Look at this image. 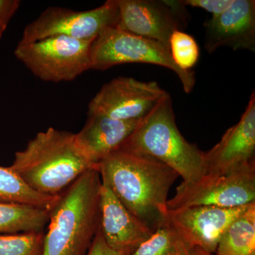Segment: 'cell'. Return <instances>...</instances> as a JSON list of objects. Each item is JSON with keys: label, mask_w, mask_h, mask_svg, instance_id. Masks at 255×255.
<instances>
[{"label": "cell", "mask_w": 255, "mask_h": 255, "mask_svg": "<svg viewBox=\"0 0 255 255\" xmlns=\"http://www.w3.org/2000/svg\"><path fill=\"white\" fill-rule=\"evenodd\" d=\"M255 93L236 125L228 129L219 142L205 152L203 177L224 175L255 162Z\"/></svg>", "instance_id": "7c38bea8"}, {"label": "cell", "mask_w": 255, "mask_h": 255, "mask_svg": "<svg viewBox=\"0 0 255 255\" xmlns=\"http://www.w3.org/2000/svg\"><path fill=\"white\" fill-rule=\"evenodd\" d=\"M141 120H119L87 112L86 123L75 133L77 143L87 159L97 167L100 162L121 149Z\"/></svg>", "instance_id": "9a60e30c"}, {"label": "cell", "mask_w": 255, "mask_h": 255, "mask_svg": "<svg viewBox=\"0 0 255 255\" xmlns=\"http://www.w3.org/2000/svg\"><path fill=\"white\" fill-rule=\"evenodd\" d=\"M102 183L155 232L167 224V196L179 174L158 159L119 149L97 165Z\"/></svg>", "instance_id": "6da1fadb"}, {"label": "cell", "mask_w": 255, "mask_h": 255, "mask_svg": "<svg viewBox=\"0 0 255 255\" xmlns=\"http://www.w3.org/2000/svg\"><path fill=\"white\" fill-rule=\"evenodd\" d=\"M117 28L159 42L167 49L172 33L187 27L189 14L180 0H117Z\"/></svg>", "instance_id": "9c48e42d"}, {"label": "cell", "mask_w": 255, "mask_h": 255, "mask_svg": "<svg viewBox=\"0 0 255 255\" xmlns=\"http://www.w3.org/2000/svg\"><path fill=\"white\" fill-rule=\"evenodd\" d=\"M179 241L177 235L167 224L157 228L128 255H177Z\"/></svg>", "instance_id": "44dd1931"}, {"label": "cell", "mask_w": 255, "mask_h": 255, "mask_svg": "<svg viewBox=\"0 0 255 255\" xmlns=\"http://www.w3.org/2000/svg\"><path fill=\"white\" fill-rule=\"evenodd\" d=\"M119 20L117 0H108L99 7L84 11L52 6L28 23L19 42L32 43L55 36L92 41L105 28L117 27Z\"/></svg>", "instance_id": "52a82bcc"}, {"label": "cell", "mask_w": 255, "mask_h": 255, "mask_svg": "<svg viewBox=\"0 0 255 255\" xmlns=\"http://www.w3.org/2000/svg\"><path fill=\"white\" fill-rule=\"evenodd\" d=\"M20 4L21 1L18 0H0V21L7 26Z\"/></svg>", "instance_id": "cb8c5ba5"}, {"label": "cell", "mask_w": 255, "mask_h": 255, "mask_svg": "<svg viewBox=\"0 0 255 255\" xmlns=\"http://www.w3.org/2000/svg\"><path fill=\"white\" fill-rule=\"evenodd\" d=\"M9 168L33 191L55 196L87 170L97 167L80 150L75 133L49 128L15 153Z\"/></svg>", "instance_id": "7a4b0ae2"}, {"label": "cell", "mask_w": 255, "mask_h": 255, "mask_svg": "<svg viewBox=\"0 0 255 255\" xmlns=\"http://www.w3.org/2000/svg\"><path fill=\"white\" fill-rule=\"evenodd\" d=\"M58 196H47L33 191L9 167L0 166V204H24L50 211Z\"/></svg>", "instance_id": "ac0fdd59"}, {"label": "cell", "mask_w": 255, "mask_h": 255, "mask_svg": "<svg viewBox=\"0 0 255 255\" xmlns=\"http://www.w3.org/2000/svg\"><path fill=\"white\" fill-rule=\"evenodd\" d=\"M234 0H182L186 6L204 9L212 15L219 16L228 9Z\"/></svg>", "instance_id": "7402d4cb"}, {"label": "cell", "mask_w": 255, "mask_h": 255, "mask_svg": "<svg viewBox=\"0 0 255 255\" xmlns=\"http://www.w3.org/2000/svg\"><path fill=\"white\" fill-rule=\"evenodd\" d=\"M255 202V162L224 175L202 177L194 184L182 182L172 199L167 200L168 211L198 206L232 209Z\"/></svg>", "instance_id": "ba28073f"}, {"label": "cell", "mask_w": 255, "mask_h": 255, "mask_svg": "<svg viewBox=\"0 0 255 255\" xmlns=\"http://www.w3.org/2000/svg\"><path fill=\"white\" fill-rule=\"evenodd\" d=\"M157 82L119 77L107 82L92 99L88 113L123 121L141 120L167 95Z\"/></svg>", "instance_id": "30bf717a"}, {"label": "cell", "mask_w": 255, "mask_h": 255, "mask_svg": "<svg viewBox=\"0 0 255 255\" xmlns=\"http://www.w3.org/2000/svg\"><path fill=\"white\" fill-rule=\"evenodd\" d=\"M250 204L232 209L198 206L168 211L167 225L187 249L199 247L213 254L228 226Z\"/></svg>", "instance_id": "8fae6325"}, {"label": "cell", "mask_w": 255, "mask_h": 255, "mask_svg": "<svg viewBox=\"0 0 255 255\" xmlns=\"http://www.w3.org/2000/svg\"><path fill=\"white\" fill-rule=\"evenodd\" d=\"M44 233L0 236V255H41Z\"/></svg>", "instance_id": "ffe728a7"}, {"label": "cell", "mask_w": 255, "mask_h": 255, "mask_svg": "<svg viewBox=\"0 0 255 255\" xmlns=\"http://www.w3.org/2000/svg\"><path fill=\"white\" fill-rule=\"evenodd\" d=\"M216 253V255H255V202L228 226Z\"/></svg>", "instance_id": "2e32d148"}, {"label": "cell", "mask_w": 255, "mask_h": 255, "mask_svg": "<svg viewBox=\"0 0 255 255\" xmlns=\"http://www.w3.org/2000/svg\"><path fill=\"white\" fill-rule=\"evenodd\" d=\"M50 211L17 204H0V233L43 232Z\"/></svg>", "instance_id": "e0dca14e"}, {"label": "cell", "mask_w": 255, "mask_h": 255, "mask_svg": "<svg viewBox=\"0 0 255 255\" xmlns=\"http://www.w3.org/2000/svg\"><path fill=\"white\" fill-rule=\"evenodd\" d=\"M6 26H6V25H4V23L0 21V39H1V36H2L5 30H6Z\"/></svg>", "instance_id": "4316f807"}, {"label": "cell", "mask_w": 255, "mask_h": 255, "mask_svg": "<svg viewBox=\"0 0 255 255\" xmlns=\"http://www.w3.org/2000/svg\"><path fill=\"white\" fill-rule=\"evenodd\" d=\"M91 69L106 70L127 63H146L169 69L177 75L184 91L191 93L196 84L194 72L181 70L174 63L169 49L159 42L108 27L92 42Z\"/></svg>", "instance_id": "5b68a950"}, {"label": "cell", "mask_w": 255, "mask_h": 255, "mask_svg": "<svg viewBox=\"0 0 255 255\" xmlns=\"http://www.w3.org/2000/svg\"><path fill=\"white\" fill-rule=\"evenodd\" d=\"M204 48L212 53L222 47L255 52V1L234 0L231 6L204 23Z\"/></svg>", "instance_id": "4fadbf2b"}, {"label": "cell", "mask_w": 255, "mask_h": 255, "mask_svg": "<svg viewBox=\"0 0 255 255\" xmlns=\"http://www.w3.org/2000/svg\"><path fill=\"white\" fill-rule=\"evenodd\" d=\"M128 254L129 253L127 252L114 251L107 246L99 228L92 242V246L86 255H128Z\"/></svg>", "instance_id": "603a6c76"}, {"label": "cell", "mask_w": 255, "mask_h": 255, "mask_svg": "<svg viewBox=\"0 0 255 255\" xmlns=\"http://www.w3.org/2000/svg\"><path fill=\"white\" fill-rule=\"evenodd\" d=\"M190 255H214L212 253H207L199 247H193L190 249H188Z\"/></svg>", "instance_id": "d4e9b609"}, {"label": "cell", "mask_w": 255, "mask_h": 255, "mask_svg": "<svg viewBox=\"0 0 255 255\" xmlns=\"http://www.w3.org/2000/svg\"><path fill=\"white\" fill-rule=\"evenodd\" d=\"M177 255H190L187 248L181 241L178 244Z\"/></svg>", "instance_id": "484cf974"}, {"label": "cell", "mask_w": 255, "mask_h": 255, "mask_svg": "<svg viewBox=\"0 0 255 255\" xmlns=\"http://www.w3.org/2000/svg\"><path fill=\"white\" fill-rule=\"evenodd\" d=\"M102 180L89 169L58 196L50 211L41 255H86L100 228Z\"/></svg>", "instance_id": "3957f363"}, {"label": "cell", "mask_w": 255, "mask_h": 255, "mask_svg": "<svg viewBox=\"0 0 255 255\" xmlns=\"http://www.w3.org/2000/svg\"><path fill=\"white\" fill-rule=\"evenodd\" d=\"M169 49L174 63L184 71H190L195 66L200 55L194 37L184 31L172 33L169 38Z\"/></svg>", "instance_id": "d6986e66"}, {"label": "cell", "mask_w": 255, "mask_h": 255, "mask_svg": "<svg viewBox=\"0 0 255 255\" xmlns=\"http://www.w3.org/2000/svg\"><path fill=\"white\" fill-rule=\"evenodd\" d=\"M100 210L101 233L114 251L130 253L154 233L128 211L102 183Z\"/></svg>", "instance_id": "5bb4252c"}, {"label": "cell", "mask_w": 255, "mask_h": 255, "mask_svg": "<svg viewBox=\"0 0 255 255\" xmlns=\"http://www.w3.org/2000/svg\"><path fill=\"white\" fill-rule=\"evenodd\" d=\"M93 41L55 36L32 43L18 42L14 55L43 81H72L91 70L90 50Z\"/></svg>", "instance_id": "8992f818"}, {"label": "cell", "mask_w": 255, "mask_h": 255, "mask_svg": "<svg viewBox=\"0 0 255 255\" xmlns=\"http://www.w3.org/2000/svg\"><path fill=\"white\" fill-rule=\"evenodd\" d=\"M121 149L155 157L174 169L185 184L199 182L204 176L205 152L179 131L169 93L142 119Z\"/></svg>", "instance_id": "277c9868"}]
</instances>
